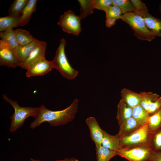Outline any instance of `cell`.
I'll list each match as a JSON object with an SVG mask.
<instances>
[{
    "mask_svg": "<svg viewBox=\"0 0 161 161\" xmlns=\"http://www.w3.org/2000/svg\"><path fill=\"white\" fill-rule=\"evenodd\" d=\"M106 17L108 18H117L118 19L122 15V11L117 6L113 4L109 7L105 12Z\"/></svg>",
    "mask_w": 161,
    "mask_h": 161,
    "instance_id": "30",
    "label": "cell"
},
{
    "mask_svg": "<svg viewBox=\"0 0 161 161\" xmlns=\"http://www.w3.org/2000/svg\"><path fill=\"white\" fill-rule=\"evenodd\" d=\"M150 115L140 105L133 108L132 117L141 125L147 122Z\"/></svg>",
    "mask_w": 161,
    "mask_h": 161,
    "instance_id": "24",
    "label": "cell"
},
{
    "mask_svg": "<svg viewBox=\"0 0 161 161\" xmlns=\"http://www.w3.org/2000/svg\"><path fill=\"white\" fill-rule=\"evenodd\" d=\"M85 122L89 128L91 137L95 145H101L104 130L100 127L95 118L89 117L86 119Z\"/></svg>",
    "mask_w": 161,
    "mask_h": 161,
    "instance_id": "12",
    "label": "cell"
},
{
    "mask_svg": "<svg viewBox=\"0 0 161 161\" xmlns=\"http://www.w3.org/2000/svg\"><path fill=\"white\" fill-rule=\"evenodd\" d=\"M153 151L148 146H140L121 148L117 155L128 161H149Z\"/></svg>",
    "mask_w": 161,
    "mask_h": 161,
    "instance_id": "6",
    "label": "cell"
},
{
    "mask_svg": "<svg viewBox=\"0 0 161 161\" xmlns=\"http://www.w3.org/2000/svg\"><path fill=\"white\" fill-rule=\"evenodd\" d=\"M94 9L102 10L105 12L113 4L112 0H92Z\"/></svg>",
    "mask_w": 161,
    "mask_h": 161,
    "instance_id": "31",
    "label": "cell"
},
{
    "mask_svg": "<svg viewBox=\"0 0 161 161\" xmlns=\"http://www.w3.org/2000/svg\"><path fill=\"white\" fill-rule=\"evenodd\" d=\"M80 6V14L78 16L81 19L86 18L93 13L94 9L92 0H78Z\"/></svg>",
    "mask_w": 161,
    "mask_h": 161,
    "instance_id": "28",
    "label": "cell"
},
{
    "mask_svg": "<svg viewBox=\"0 0 161 161\" xmlns=\"http://www.w3.org/2000/svg\"><path fill=\"white\" fill-rule=\"evenodd\" d=\"M37 0H29L20 18L19 26H23L29 22L31 15L36 9Z\"/></svg>",
    "mask_w": 161,
    "mask_h": 161,
    "instance_id": "19",
    "label": "cell"
},
{
    "mask_svg": "<svg viewBox=\"0 0 161 161\" xmlns=\"http://www.w3.org/2000/svg\"><path fill=\"white\" fill-rule=\"evenodd\" d=\"M80 20L78 16L68 10L61 15L58 25L64 32L78 36L82 31Z\"/></svg>",
    "mask_w": 161,
    "mask_h": 161,
    "instance_id": "7",
    "label": "cell"
},
{
    "mask_svg": "<svg viewBox=\"0 0 161 161\" xmlns=\"http://www.w3.org/2000/svg\"><path fill=\"white\" fill-rule=\"evenodd\" d=\"M148 129L152 133L161 127V109L150 115L147 122Z\"/></svg>",
    "mask_w": 161,
    "mask_h": 161,
    "instance_id": "27",
    "label": "cell"
},
{
    "mask_svg": "<svg viewBox=\"0 0 161 161\" xmlns=\"http://www.w3.org/2000/svg\"><path fill=\"white\" fill-rule=\"evenodd\" d=\"M0 65L12 68L18 66L13 50L7 49H0Z\"/></svg>",
    "mask_w": 161,
    "mask_h": 161,
    "instance_id": "16",
    "label": "cell"
},
{
    "mask_svg": "<svg viewBox=\"0 0 161 161\" xmlns=\"http://www.w3.org/2000/svg\"><path fill=\"white\" fill-rule=\"evenodd\" d=\"M47 46V43L45 41H41L38 45L20 67L27 70L33 64L45 58V52Z\"/></svg>",
    "mask_w": 161,
    "mask_h": 161,
    "instance_id": "9",
    "label": "cell"
},
{
    "mask_svg": "<svg viewBox=\"0 0 161 161\" xmlns=\"http://www.w3.org/2000/svg\"><path fill=\"white\" fill-rule=\"evenodd\" d=\"M150 135L146 122L132 133L120 138L121 149L140 146H149Z\"/></svg>",
    "mask_w": 161,
    "mask_h": 161,
    "instance_id": "5",
    "label": "cell"
},
{
    "mask_svg": "<svg viewBox=\"0 0 161 161\" xmlns=\"http://www.w3.org/2000/svg\"><path fill=\"white\" fill-rule=\"evenodd\" d=\"M78 103L79 100L75 99L69 106L56 111L50 110L44 105H41L38 115L30 124V128L34 129L45 122L55 126L63 125L72 121L78 111Z\"/></svg>",
    "mask_w": 161,
    "mask_h": 161,
    "instance_id": "1",
    "label": "cell"
},
{
    "mask_svg": "<svg viewBox=\"0 0 161 161\" xmlns=\"http://www.w3.org/2000/svg\"><path fill=\"white\" fill-rule=\"evenodd\" d=\"M0 49H7L13 50L18 45L13 29L0 32Z\"/></svg>",
    "mask_w": 161,
    "mask_h": 161,
    "instance_id": "13",
    "label": "cell"
},
{
    "mask_svg": "<svg viewBox=\"0 0 161 161\" xmlns=\"http://www.w3.org/2000/svg\"><path fill=\"white\" fill-rule=\"evenodd\" d=\"M149 146L153 151L161 153V127L151 133Z\"/></svg>",
    "mask_w": 161,
    "mask_h": 161,
    "instance_id": "25",
    "label": "cell"
},
{
    "mask_svg": "<svg viewBox=\"0 0 161 161\" xmlns=\"http://www.w3.org/2000/svg\"><path fill=\"white\" fill-rule=\"evenodd\" d=\"M140 95V104L142 107L148 111L153 103L159 97L157 94L151 92H141Z\"/></svg>",
    "mask_w": 161,
    "mask_h": 161,
    "instance_id": "23",
    "label": "cell"
},
{
    "mask_svg": "<svg viewBox=\"0 0 161 161\" xmlns=\"http://www.w3.org/2000/svg\"><path fill=\"white\" fill-rule=\"evenodd\" d=\"M141 126L131 117L119 126V130L117 134L119 138H121L133 132Z\"/></svg>",
    "mask_w": 161,
    "mask_h": 161,
    "instance_id": "17",
    "label": "cell"
},
{
    "mask_svg": "<svg viewBox=\"0 0 161 161\" xmlns=\"http://www.w3.org/2000/svg\"><path fill=\"white\" fill-rule=\"evenodd\" d=\"M120 96L121 99L132 108L140 104L139 93L124 88L121 91Z\"/></svg>",
    "mask_w": 161,
    "mask_h": 161,
    "instance_id": "15",
    "label": "cell"
},
{
    "mask_svg": "<svg viewBox=\"0 0 161 161\" xmlns=\"http://www.w3.org/2000/svg\"><path fill=\"white\" fill-rule=\"evenodd\" d=\"M113 4L118 6L120 9L122 14L135 12V9L130 0H112Z\"/></svg>",
    "mask_w": 161,
    "mask_h": 161,
    "instance_id": "29",
    "label": "cell"
},
{
    "mask_svg": "<svg viewBox=\"0 0 161 161\" xmlns=\"http://www.w3.org/2000/svg\"><path fill=\"white\" fill-rule=\"evenodd\" d=\"M149 161H161V153L153 151Z\"/></svg>",
    "mask_w": 161,
    "mask_h": 161,
    "instance_id": "34",
    "label": "cell"
},
{
    "mask_svg": "<svg viewBox=\"0 0 161 161\" xmlns=\"http://www.w3.org/2000/svg\"><path fill=\"white\" fill-rule=\"evenodd\" d=\"M97 161H109L117 155V152L111 150L101 145H95Z\"/></svg>",
    "mask_w": 161,
    "mask_h": 161,
    "instance_id": "22",
    "label": "cell"
},
{
    "mask_svg": "<svg viewBox=\"0 0 161 161\" xmlns=\"http://www.w3.org/2000/svg\"><path fill=\"white\" fill-rule=\"evenodd\" d=\"M20 17L18 16H8L0 17V32L4 31L19 26Z\"/></svg>",
    "mask_w": 161,
    "mask_h": 161,
    "instance_id": "20",
    "label": "cell"
},
{
    "mask_svg": "<svg viewBox=\"0 0 161 161\" xmlns=\"http://www.w3.org/2000/svg\"><path fill=\"white\" fill-rule=\"evenodd\" d=\"M143 19L148 30L155 36L161 37V20L151 15L148 12L135 11Z\"/></svg>",
    "mask_w": 161,
    "mask_h": 161,
    "instance_id": "10",
    "label": "cell"
},
{
    "mask_svg": "<svg viewBox=\"0 0 161 161\" xmlns=\"http://www.w3.org/2000/svg\"><path fill=\"white\" fill-rule=\"evenodd\" d=\"M135 9V11H144L148 12L145 4L140 0H130Z\"/></svg>",
    "mask_w": 161,
    "mask_h": 161,
    "instance_id": "33",
    "label": "cell"
},
{
    "mask_svg": "<svg viewBox=\"0 0 161 161\" xmlns=\"http://www.w3.org/2000/svg\"><path fill=\"white\" fill-rule=\"evenodd\" d=\"M127 23L134 31V35L140 41H150L155 36L147 28L143 17L135 12L122 15L119 18Z\"/></svg>",
    "mask_w": 161,
    "mask_h": 161,
    "instance_id": "3",
    "label": "cell"
},
{
    "mask_svg": "<svg viewBox=\"0 0 161 161\" xmlns=\"http://www.w3.org/2000/svg\"><path fill=\"white\" fill-rule=\"evenodd\" d=\"M31 161H41L39 160H35L32 158L30 159ZM55 161H79V160L75 158H66L63 160H57Z\"/></svg>",
    "mask_w": 161,
    "mask_h": 161,
    "instance_id": "36",
    "label": "cell"
},
{
    "mask_svg": "<svg viewBox=\"0 0 161 161\" xmlns=\"http://www.w3.org/2000/svg\"><path fill=\"white\" fill-rule=\"evenodd\" d=\"M29 0H15L11 4L8 10V16L21 17L22 11Z\"/></svg>",
    "mask_w": 161,
    "mask_h": 161,
    "instance_id": "26",
    "label": "cell"
},
{
    "mask_svg": "<svg viewBox=\"0 0 161 161\" xmlns=\"http://www.w3.org/2000/svg\"><path fill=\"white\" fill-rule=\"evenodd\" d=\"M66 45L65 39H61L52 62L54 68L57 70L64 78L72 80L76 77L78 71L72 68L68 61L65 51Z\"/></svg>",
    "mask_w": 161,
    "mask_h": 161,
    "instance_id": "4",
    "label": "cell"
},
{
    "mask_svg": "<svg viewBox=\"0 0 161 161\" xmlns=\"http://www.w3.org/2000/svg\"><path fill=\"white\" fill-rule=\"evenodd\" d=\"M101 145L111 150L117 152L121 149L120 138L117 134L112 135L104 130Z\"/></svg>",
    "mask_w": 161,
    "mask_h": 161,
    "instance_id": "18",
    "label": "cell"
},
{
    "mask_svg": "<svg viewBox=\"0 0 161 161\" xmlns=\"http://www.w3.org/2000/svg\"><path fill=\"white\" fill-rule=\"evenodd\" d=\"M133 108L129 106L122 99L117 106L116 119L119 126L127 120L132 117Z\"/></svg>",
    "mask_w": 161,
    "mask_h": 161,
    "instance_id": "14",
    "label": "cell"
},
{
    "mask_svg": "<svg viewBox=\"0 0 161 161\" xmlns=\"http://www.w3.org/2000/svg\"><path fill=\"white\" fill-rule=\"evenodd\" d=\"M161 109V96L158 98L151 104L148 112L151 115Z\"/></svg>",
    "mask_w": 161,
    "mask_h": 161,
    "instance_id": "32",
    "label": "cell"
},
{
    "mask_svg": "<svg viewBox=\"0 0 161 161\" xmlns=\"http://www.w3.org/2000/svg\"><path fill=\"white\" fill-rule=\"evenodd\" d=\"M41 41L36 39L31 43L24 45H18L13 50L18 66H20L38 45Z\"/></svg>",
    "mask_w": 161,
    "mask_h": 161,
    "instance_id": "11",
    "label": "cell"
},
{
    "mask_svg": "<svg viewBox=\"0 0 161 161\" xmlns=\"http://www.w3.org/2000/svg\"><path fill=\"white\" fill-rule=\"evenodd\" d=\"M117 20L118 19L117 18H106L105 21L106 26L108 28H110L115 24Z\"/></svg>",
    "mask_w": 161,
    "mask_h": 161,
    "instance_id": "35",
    "label": "cell"
},
{
    "mask_svg": "<svg viewBox=\"0 0 161 161\" xmlns=\"http://www.w3.org/2000/svg\"><path fill=\"white\" fill-rule=\"evenodd\" d=\"M14 31L19 46L28 44L36 39L27 30L18 28Z\"/></svg>",
    "mask_w": 161,
    "mask_h": 161,
    "instance_id": "21",
    "label": "cell"
},
{
    "mask_svg": "<svg viewBox=\"0 0 161 161\" xmlns=\"http://www.w3.org/2000/svg\"><path fill=\"white\" fill-rule=\"evenodd\" d=\"M3 99L9 103L13 108L14 112L10 117L11 120L9 131L13 133L21 127L26 119L29 117H35L38 115L40 108L22 107L20 106L17 101L8 98L5 94L2 95Z\"/></svg>",
    "mask_w": 161,
    "mask_h": 161,
    "instance_id": "2",
    "label": "cell"
},
{
    "mask_svg": "<svg viewBox=\"0 0 161 161\" xmlns=\"http://www.w3.org/2000/svg\"><path fill=\"white\" fill-rule=\"evenodd\" d=\"M54 66L52 61L42 59L33 64L27 69L26 76L28 78L42 76L52 70Z\"/></svg>",
    "mask_w": 161,
    "mask_h": 161,
    "instance_id": "8",
    "label": "cell"
}]
</instances>
